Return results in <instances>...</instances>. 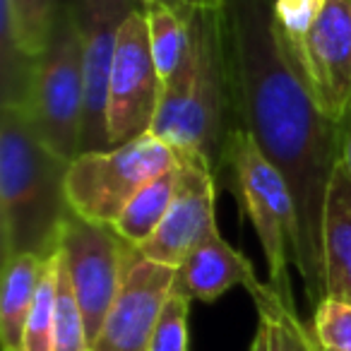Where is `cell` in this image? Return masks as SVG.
<instances>
[{
	"instance_id": "2",
	"label": "cell",
	"mask_w": 351,
	"mask_h": 351,
	"mask_svg": "<svg viewBox=\"0 0 351 351\" xmlns=\"http://www.w3.org/2000/svg\"><path fill=\"white\" fill-rule=\"evenodd\" d=\"M181 8L188 25V56L164 84L152 135L176 152H195L217 176L239 128L234 111L229 58L219 0H197Z\"/></svg>"
},
{
	"instance_id": "7",
	"label": "cell",
	"mask_w": 351,
	"mask_h": 351,
	"mask_svg": "<svg viewBox=\"0 0 351 351\" xmlns=\"http://www.w3.org/2000/svg\"><path fill=\"white\" fill-rule=\"evenodd\" d=\"M132 245L108 224L87 221L70 212L60 229L63 253L75 298L87 327L89 349L97 341L106 315L121 291L128 253Z\"/></svg>"
},
{
	"instance_id": "4",
	"label": "cell",
	"mask_w": 351,
	"mask_h": 351,
	"mask_svg": "<svg viewBox=\"0 0 351 351\" xmlns=\"http://www.w3.org/2000/svg\"><path fill=\"white\" fill-rule=\"evenodd\" d=\"M224 171H229L241 210L250 219L267 263L269 287L293 306L289 265L296 267L298 210L284 176L272 166L243 128H236L226 149Z\"/></svg>"
},
{
	"instance_id": "16",
	"label": "cell",
	"mask_w": 351,
	"mask_h": 351,
	"mask_svg": "<svg viewBox=\"0 0 351 351\" xmlns=\"http://www.w3.org/2000/svg\"><path fill=\"white\" fill-rule=\"evenodd\" d=\"M176 186H178V164L166 173L152 178L145 188L135 193V197L128 202L123 215L113 224L116 234L130 245L140 248L164 221L166 212L173 202Z\"/></svg>"
},
{
	"instance_id": "18",
	"label": "cell",
	"mask_w": 351,
	"mask_h": 351,
	"mask_svg": "<svg viewBox=\"0 0 351 351\" xmlns=\"http://www.w3.org/2000/svg\"><path fill=\"white\" fill-rule=\"evenodd\" d=\"M3 15L10 20L20 46L32 56H39L49 44L51 29L63 10L65 0H0Z\"/></svg>"
},
{
	"instance_id": "13",
	"label": "cell",
	"mask_w": 351,
	"mask_h": 351,
	"mask_svg": "<svg viewBox=\"0 0 351 351\" xmlns=\"http://www.w3.org/2000/svg\"><path fill=\"white\" fill-rule=\"evenodd\" d=\"M258 284L260 279L255 277L253 263L243 253L231 248L219 231H215L176 267L173 291L191 301L195 298L210 303L234 287H245L253 291Z\"/></svg>"
},
{
	"instance_id": "15",
	"label": "cell",
	"mask_w": 351,
	"mask_h": 351,
	"mask_svg": "<svg viewBox=\"0 0 351 351\" xmlns=\"http://www.w3.org/2000/svg\"><path fill=\"white\" fill-rule=\"evenodd\" d=\"M44 267L46 260L32 253L3 258V287H0V349L3 351L25 349L27 320H29Z\"/></svg>"
},
{
	"instance_id": "24",
	"label": "cell",
	"mask_w": 351,
	"mask_h": 351,
	"mask_svg": "<svg viewBox=\"0 0 351 351\" xmlns=\"http://www.w3.org/2000/svg\"><path fill=\"white\" fill-rule=\"evenodd\" d=\"M339 161L344 164V169L351 176V111L346 113L344 123H341V152H339Z\"/></svg>"
},
{
	"instance_id": "22",
	"label": "cell",
	"mask_w": 351,
	"mask_h": 351,
	"mask_svg": "<svg viewBox=\"0 0 351 351\" xmlns=\"http://www.w3.org/2000/svg\"><path fill=\"white\" fill-rule=\"evenodd\" d=\"M327 0H274V22L282 44L293 51L317 25Z\"/></svg>"
},
{
	"instance_id": "21",
	"label": "cell",
	"mask_w": 351,
	"mask_h": 351,
	"mask_svg": "<svg viewBox=\"0 0 351 351\" xmlns=\"http://www.w3.org/2000/svg\"><path fill=\"white\" fill-rule=\"evenodd\" d=\"M313 335L325 351H351V301L325 296L315 306Z\"/></svg>"
},
{
	"instance_id": "20",
	"label": "cell",
	"mask_w": 351,
	"mask_h": 351,
	"mask_svg": "<svg viewBox=\"0 0 351 351\" xmlns=\"http://www.w3.org/2000/svg\"><path fill=\"white\" fill-rule=\"evenodd\" d=\"M53 351H92L87 339L82 311L75 298L73 284L68 277L63 253L58 265V287H56V332H53Z\"/></svg>"
},
{
	"instance_id": "5",
	"label": "cell",
	"mask_w": 351,
	"mask_h": 351,
	"mask_svg": "<svg viewBox=\"0 0 351 351\" xmlns=\"http://www.w3.org/2000/svg\"><path fill=\"white\" fill-rule=\"evenodd\" d=\"M22 113L29 121L34 135L56 156L70 164L80 154L84 118V68L82 41L68 0L51 29L49 44L36 58L29 97Z\"/></svg>"
},
{
	"instance_id": "17",
	"label": "cell",
	"mask_w": 351,
	"mask_h": 351,
	"mask_svg": "<svg viewBox=\"0 0 351 351\" xmlns=\"http://www.w3.org/2000/svg\"><path fill=\"white\" fill-rule=\"evenodd\" d=\"M147 32H149V51L161 82H169L188 56V25L181 8L166 3L145 5Z\"/></svg>"
},
{
	"instance_id": "3",
	"label": "cell",
	"mask_w": 351,
	"mask_h": 351,
	"mask_svg": "<svg viewBox=\"0 0 351 351\" xmlns=\"http://www.w3.org/2000/svg\"><path fill=\"white\" fill-rule=\"evenodd\" d=\"M68 161L34 135L17 108H0V231L3 258L32 253L49 260L60 250L68 219Z\"/></svg>"
},
{
	"instance_id": "23",
	"label": "cell",
	"mask_w": 351,
	"mask_h": 351,
	"mask_svg": "<svg viewBox=\"0 0 351 351\" xmlns=\"http://www.w3.org/2000/svg\"><path fill=\"white\" fill-rule=\"evenodd\" d=\"M188 311L191 298L171 291L152 335L149 351H188Z\"/></svg>"
},
{
	"instance_id": "12",
	"label": "cell",
	"mask_w": 351,
	"mask_h": 351,
	"mask_svg": "<svg viewBox=\"0 0 351 351\" xmlns=\"http://www.w3.org/2000/svg\"><path fill=\"white\" fill-rule=\"evenodd\" d=\"M176 269L147 260L132 245L121 291L106 315L92 351H149L152 335L173 291Z\"/></svg>"
},
{
	"instance_id": "28",
	"label": "cell",
	"mask_w": 351,
	"mask_h": 351,
	"mask_svg": "<svg viewBox=\"0 0 351 351\" xmlns=\"http://www.w3.org/2000/svg\"><path fill=\"white\" fill-rule=\"evenodd\" d=\"M320 351H325V349H320Z\"/></svg>"
},
{
	"instance_id": "27",
	"label": "cell",
	"mask_w": 351,
	"mask_h": 351,
	"mask_svg": "<svg viewBox=\"0 0 351 351\" xmlns=\"http://www.w3.org/2000/svg\"><path fill=\"white\" fill-rule=\"evenodd\" d=\"M135 3H140V5H147V0H135Z\"/></svg>"
},
{
	"instance_id": "26",
	"label": "cell",
	"mask_w": 351,
	"mask_h": 351,
	"mask_svg": "<svg viewBox=\"0 0 351 351\" xmlns=\"http://www.w3.org/2000/svg\"><path fill=\"white\" fill-rule=\"evenodd\" d=\"M149 3H166V5H186V3H197V0H147V5Z\"/></svg>"
},
{
	"instance_id": "14",
	"label": "cell",
	"mask_w": 351,
	"mask_h": 351,
	"mask_svg": "<svg viewBox=\"0 0 351 351\" xmlns=\"http://www.w3.org/2000/svg\"><path fill=\"white\" fill-rule=\"evenodd\" d=\"M325 293L351 301V176L337 164L322 217Z\"/></svg>"
},
{
	"instance_id": "10",
	"label": "cell",
	"mask_w": 351,
	"mask_h": 351,
	"mask_svg": "<svg viewBox=\"0 0 351 351\" xmlns=\"http://www.w3.org/2000/svg\"><path fill=\"white\" fill-rule=\"evenodd\" d=\"M178 154V186L159 229L140 245L147 260L166 267H178L191 255L193 248L217 231L215 197L217 173L195 152Z\"/></svg>"
},
{
	"instance_id": "11",
	"label": "cell",
	"mask_w": 351,
	"mask_h": 351,
	"mask_svg": "<svg viewBox=\"0 0 351 351\" xmlns=\"http://www.w3.org/2000/svg\"><path fill=\"white\" fill-rule=\"evenodd\" d=\"M289 56L322 113L341 125L351 111V0H327L317 25Z\"/></svg>"
},
{
	"instance_id": "9",
	"label": "cell",
	"mask_w": 351,
	"mask_h": 351,
	"mask_svg": "<svg viewBox=\"0 0 351 351\" xmlns=\"http://www.w3.org/2000/svg\"><path fill=\"white\" fill-rule=\"evenodd\" d=\"M82 41L84 68V118L82 152L111 149L108 145V80L118 46V32L140 3L135 0H68Z\"/></svg>"
},
{
	"instance_id": "1",
	"label": "cell",
	"mask_w": 351,
	"mask_h": 351,
	"mask_svg": "<svg viewBox=\"0 0 351 351\" xmlns=\"http://www.w3.org/2000/svg\"><path fill=\"white\" fill-rule=\"evenodd\" d=\"M219 5L236 121L291 191L298 210L296 269L308 301L317 306L327 296L322 217L339 164L341 125L322 113L279 39L274 0H219Z\"/></svg>"
},
{
	"instance_id": "25",
	"label": "cell",
	"mask_w": 351,
	"mask_h": 351,
	"mask_svg": "<svg viewBox=\"0 0 351 351\" xmlns=\"http://www.w3.org/2000/svg\"><path fill=\"white\" fill-rule=\"evenodd\" d=\"M250 351H269V332L263 320L258 322V332H255V339H253V344H250Z\"/></svg>"
},
{
	"instance_id": "6",
	"label": "cell",
	"mask_w": 351,
	"mask_h": 351,
	"mask_svg": "<svg viewBox=\"0 0 351 351\" xmlns=\"http://www.w3.org/2000/svg\"><path fill=\"white\" fill-rule=\"evenodd\" d=\"M176 164L173 147L152 132L111 149L82 152L65 173L70 210L87 221L113 226L135 193Z\"/></svg>"
},
{
	"instance_id": "19",
	"label": "cell",
	"mask_w": 351,
	"mask_h": 351,
	"mask_svg": "<svg viewBox=\"0 0 351 351\" xmlns=\"http://www.w3.org/2000/svg\"><path fill=\"white\" fill-rule=\"evenodd\" d=\"M60 250L51 260H46L34 303H32L29 320L25 330V349L22 351H53L56 332V287H58Z\"/></svg>"
},
{
	"instance_id": "8",
	"label": "cell",
	"mask_w": 351,
	"mask_h": 351,
	"mask_svg": "<svg viewBox=\"0 0 351 351\" xmlns=\"http://www.w3.org/2000/svg\"><path fill=\"white\" fill-rule=\"evenodd\" d=\"M161 94L164 82L156 73L149 51L145 5H137L118 32V46L108 80V145L118 147L149 135Z\"/></svg>"
}]
</instances>
